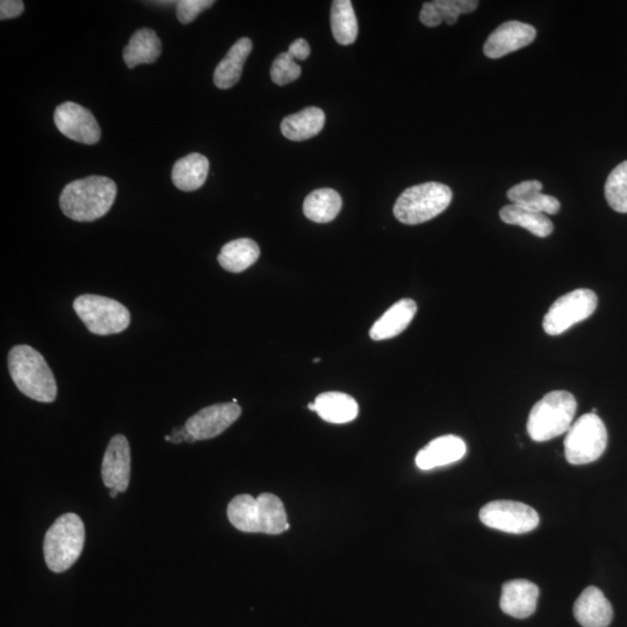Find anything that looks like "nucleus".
Here are the masks:
<instances>
[{"label":"nucleus","instance_id":"5701e85b","mask_svg":"<svg viewBox=\"0 0 627 627\" xmlns=\"http://www.w3.org/2000/svg\"><path fill=\"white\" fill-rule=\"evenodd\" d=\"M209 172V161L201 154L193 153L180 158L172 169V183L178 190L193 192L203 187Z\"/></svg>","mask_w":627,"mask_h":627},{"label":"nucleus","instance_id":"2eb2a0df","mask_svg":"<svg viewBox=\"0 0 627 627\" xmlns=\"http://www.w3.org/2000/svg\"><path fill=\"white\" fill-rule=\"evenodd\" d=\"M466 444L460 437L446 435L431 441L417 453L416 466L422 471L457 463L465 457Z\"/></svg>","mask_w":627,"mask_h":627},{"label":"nucleus","instance_id":"7c9ffc66","mask_svg":"<svg viewBox=\"0 0 627 627\" xmlns=\"http://www.w3.org/2000/svg\"><path fill=\"white\" fill-rule=\"evenodd\" d=\"M301 76V68L295 63L293 57L288 53H281L273 61L271 68L272 82L284 86L290 84Z\"/></svg>","mask_w":627,"mask_h":627},{"label":"nucleus","instance_id":"9b49d317","mask_svg":"<svg viewBox=\"0 0 627 627\" xmlns=\"http://www.w3.org/2000/svg\"><path fill=\"white\" fill-rule=\"evenodd\" d=\"M54 122L68 139L83 144H96L102 136L95 115L81 105L67 102L56 107Z\"/></svg>","mask_w":627,"mask_h":627},{"label":"nucleus","instance_id":"4be33fe9","mask_svg":"<svg viewBox=\"0 0 627 627\" xmlns=\"http://www.w3.org/2000/svg\"><path fill=\"white\" fill-rule=\"evenodd\" d=\"M326 122V114L317 107H308L304 111L288 115L281 122V133L286 139L300 142L319 135Z\"/></svg>","mask_w":627,"mask_h":627},{"label":"nucleus","instance_id":"20e7f679","mask_svg":"<svg viewBox=\"0 0 627 627\" xmlns=\"http://www.w3.org/2000/svg\"><path fill=\"white\" fill-rule=\"evenodd\" d=\"M575 396L566 391L546 394L531 409L528 420V434L532 441L543 443L567 434L576 414Z\"/></svg>","mask_w":627,"mask_h":627},{"label":"nucleus","instance_id":"aec40b11","mask_svg":"<svg viewBox=\"0 0 627 627\" xmlns=\"http://www.w3.org/2000/svg\"><path fill=\"white\" fill-rule=\"evenodd\" d=\"M252 50V41L242 38L229 49L225 59H223L214 71L213 81L216 88L221 90L232 89L240 82L243 66Z\"/></svg>","mask_w":627,"mask_h":627},{"label":"nucleus","instance_id":"7ed1b4c3","mask_svg":"<svg viewBox=\"0 0 627 627\" xmlns=\"http://www.w3.org/2000/svg\"><path fill=\"white\" fill-rule=\"evenodd\" d=\"M13 383L32 400L52 403L56 400L57 384L52 369L30 345H17L7 357Z\"/></svg>","mask_w":627,"mask_h":627},{"label":"nucleus","instance_id":"473e14b6","mask_svg":"<svg viewBox=\"0 0 627 627\" xmlns=\"http://www.w3.org/2000/svg\"><path fill=\"white\" fill-rule=\"evenodd\" d=\"M25 11V5L20 0H2L0 2V19L7 20L20 16Z\"/></svg>","mask_w":627,"mask_h":627},{"label":"nucleus","instance_id":"e433bc0d","mask_svg":"<svg viewBox=\"0 0 627 627\" xmlns=\"http://www.w3.org/2000/svg\"><path fill=\"white\" fill-rule=\"evenodd\" d=\"M164 439H165V441H167V442H171V437H170V436H165V438H164Z\"/></svg>","mask_w":627,"mask_h":627},{"label":"nucleus","instance_id":"a211bd4d","mask_svg":"<svg viewBox=\"0 0 627 627\" xmlns=\"http://www.w3.org/2000/svg\"><path fill=\"white\" fill-rule=\"evenodd\" d=\"M417 313L416 302L412 299H402L373 324L370 336L373 341H384L396 337L405 331Z\"/></svg>","mask_w":627,"mask_h":627},{"label":"nucleus","instance_id":"2f4dec72","mask_svg":"<svg viewBox=\"0 0 627 627\" xmlns=\"http://www.w3.org/2000/svg\"><path fill=\"white\" fill-rule=\"evenodd\" d=\"M214 4L213 0H180L176 6L179 23L191 24L201 12L211 9Z\"/></svg>","mask_w":627,"mask_h":627},{"label":"nucleus","instance_id":"393cba45","mask_svg":"<svg viewBox=\"0 0 627 627\" xmlns=\"http://www.w3.org/2000/svg\"><path fill=\"white\" fill-rule=\"evenodd\" d=\"M162 53V42L155 31L141 28L136 31L124 49V61L129 69L157 61Z\"/></svg>","mask_w":627,"mask_h":627},{"label":"nucleus","instance_id":"1a4fd4ad","mask_svg":"<svg viewBox=\"0 0 627 627\" xmlns=\"http://www.w3.org/2000/svg\"><path fill=\"white\" fill-rule=\"evenodd\" d=\"M597 302L595 292L585 288L562 295L544 316L545 333L551 336L564 334L574 324L592 316L596 311Z\"/></svg>","mask_w":627,"mask_h":627},{"label":"nucleus","instance_id":"f3484780","mask_svg":"<svg viewBox=\"0 0 627 627\" xmlns=\"http://www.w3.org/2000/svg\"><path fill=\"white\" fill-rule=\"evenodd\" d=\"M574 617L582 627H608L614 610L600 589L588 587L574 603Z\"/></svg>","mask_w":627,"mask_h":627},{"label":"nucleus","instance_id":"dca6fc26","mask_svg":"<svg viewBox=\"0 0 627 627\" xmlns=\"http://www.w3.org/2000/svg\"><path fill=\"white\" fill-rule=\"evenodd\" d=\"M539 588L528 580H513L504 583L500 607L504 614L524 619L535 614Z\"/></svg>","mask_w":627,"mask_h":627},{"label":"nucleus","instance_id":"39448f33","mask_svg":"<svg viewBox=\"0 0 627 627\" xmlns=\"http://www.w3.org/2000/svg\"><path fill=\"white\" fill-rule=\"evenodd\" d=\"M84 543L85 526L81 517L68 513L57 518L43 542V554L50 571H68L81 557Z\"/></svg>","mask_w":627,"mask_h":627},{"label":"nucleus","instance_id":"f257e3e1","mask_svg":"<svg viewBox=\"0 0 627 627\" xmlns=\"http://www.w3.org/2000/svg\"><path fill=\"white\" fill-rule=\"evenodd\" d=\"M117 184L111 178L90 176L64 187L60 206L64 215L78 222L102 219L117 198Z\"/></svg>","mask_w":627,"mask_h":627},{"label":"nucleus","instance_id":"9d476101","mask_svg":"<svg viewBox=\"0 0 627 627\" xmlns=\"http://www.w3.org/2000/svg\"><path fill=\"white\" fill-rule=\"evenodd\" d=\"M480 521L488 528L522 535L537 528L539 515L528 504L516 501H493L480 510Z\"/></svg>","mask_w":627,"mask_h":627},{"label":"nucleus","instance_id":"c85d7f7f","mask_svg":"<svg viewBox=\"0 0 627 627\" xmlns=\"http://www.w3.org/2000/svg\"><path fill=\"white\" fill-rule=\"evenodd\" d=\"M331 31L337 43L352 45L358 36V21L350 0H335L331 5Z\"/></svg>","mask_w":627,"mask_h":627},{"label":"nucleus","instance_id":"0eeeda50","mask_svg":"<svg viewBox=\"0 0 627 627\" xmlns=\"http://www.w3.org/2000/svg\"><path fill=\"white\" fill-rule=\"evenodd\" d=\"M74 309L90 333L99 336L120 334L131 324V313L119 301L96 294H83Z\"/></svg>","mask_w":627,"mask_h":627},{"label":"nucleus","instance_id":"cd10ccee","mask_svg":"<svg viewBox=\"0 0 627 627\" xmlns=\"http://www.w3.org/2000/svg\"><path fill=\"white\" fill-rule=\"evenodd\" d=\"M500 218L504 223L520 226L542 239L550 236L554 229L552 221L545 214L532 212L514 204L501 208Z\"/></svg>","mask_w":627,"mask_h":627},{"label":"nucleus","instance_id":"b1692460","mask_svg":"<svg viewBox=\"0 0 627 627\" xmlns=\"http://www.w3.org/2000/svg\"><path fill=\"white\" fill-rule=\"evenodd\" d=\"M316 412L323 421L345 424L356 420L359 407L352 396L340 392H328L315 399Z\"/></svg>","mask_w":627,"mask_h":627},{"label":"nucleus","instance_id":"6ab92c4d","mask_svg":"<svg viewBox=\"0 0 627 627\" xmlns=\"http://www.w3.org/2000/svg\"><path fill=\"white\" fill-rule=\"evenodd\" d=\"M543 184L538 180H529L517 184L508 191L507 196L511 204L520 206L529 211L554 215L560 211V203L557 198L542 193Z\"/></svg>","mask_w":627,"mask_h":627},{"label":"nucleus","instance_id":"6e6552de","mask_svg":"<svg viewBox=\"0 0 627 627\" xmlns=\"http://www.w3.org/2000/svg\"><path fill=\"white\" fill-rule=\"evenodd\" d=\"M569 464L587 465L601 458L608 444V431L600 417L590 413L573 423L565 438Z\"/></svg>","mask_w":627,"mask_h":627},{"label":"nucleus","instance_id":"a878e982","mask_svg":"<svg viewBox=\"0 0 627 627\" xmlns=\"http://www.w3.org/2000/svg\"><path fill=\"white\" fill-rule=\"evenodd\" d=\"M261 249L254 240L239 239L229 242L221 249L218 261L223 269L232 273H241L254 265Z\"/></svg>","mask_w":627,"mask_h":627},{"label":"nucleus","instance_id":"f8f14e48","mask_svg":"<svg viewBox=\"0 0 627 627\" xmlns=\"http://www.w3.org/2000/svg\"><path fill=\"white\" fill-rule=\"evenodd\" d=\"M242 409L237 403H218L201 409L187 420L185 428L197 441L218 437L239 420Z\"/></svg>","mask_w":627,"mask_h":627},{"label":"nucleus","instance_id":"c756f323","mask_svg":"<svg viewBox=\"0 0 627 627\" xmlns=\"http://www.w3.org/2000/svg\"><path fill=\"white\" fill-rule=\"evenodd\" d=\"M609 206L618 213H627V161L610 172L604 187Z\"/></svg>","mask_w":627,"mask_h":627},{"label":"nucleus","instance_id":"423d86ee","mask_svg":"<svg viewBox=\"0 0 627 627\" xmlns=\"http://www.w3.org/2000/svg\"><path fill=\"white\" fill-rule=\"evenodd\" d=\"M452 191L441 183H424L403 191L394 205L395 218L414 226L435 219L451 204Z\"/></svg>","mask_w":627,"mask_h":627},{"label":"nucleus","instance_id":"4468645a","mask_svg":"<svg viewBox=\"0 0 627 627\" xmlns=\"http://www.w3.org/2000/svg\"><path fill=\"white\" fill-rule=\"evenodd\" d=\"M536 36L535 27L520 23V21H508L489 35L484 46V53L489 59H501L503 56L531 45Z\"/></svg>","mask_w":627,"mask_h":627},{"label":"nucleus","instance_id":"f704fd0d","mask_svg":"<svg viewBox=\"0 0 627 627\" xmlns=\"http://www.w3.org/2000/svg\"><path fill=\"white\" fill-rule=\"evenodd\" d=\"M118 493L117 490L111 489L110 496L112 499H117Z\"/></svg>","mask_w":627,"mask_h":627},{"label":"nucleus","instance_id":"c9c22d12","mask_svg":"<svg viewBox=\"0 0 627 627\" xmlns=\"http://www.w3.org/2000/svg\"><path fill=\"white\" fill-rule=\"evenodd\" d=\"M308 409L312 410V412H316V407H315V403L311 402L308 405Z\"/></svg>","mask_w":627,"mask_h":627},{"label":"nucleus","instance_id":"bb28decb","mask_svg":"<svg viewBox=\"0 0 627 627\" xmlns=\"http://www.w3.org/2000/svg\"><path fill=\"white\" fill-rule=\"evenodd\" d=\"M342 198L335 190L320 189L312 192L304 203L306 218L316 223L334 221L342 209Z\"/></svg>","mask_w":627,"mask_h":627},{"label":"nucleus","instance_id":"72a5a7b5","mask_svg":"<svg viewBox=\"0 0 627 627\" xmlns=\"http://www.w3.org/2000/svg\"><path fill=\"white\" fill-rule=\"evenodd\" d=\"M288 54H290L294 60L305 61L311 55V47L304 39L295 40L290 48H288Z\"/></svg>","mask_w":627,"mask_h":627},{"label":"nucleus","instance_id":"4c0bfd02","mask_svg":"<svg viewBox=\"0 0 627 627\" xmlns=\"http://www.w3.org/2000/svg\"><path fill=\"white\" fill-rule=\"evenodd\" d=\"M320 362H321V359H320V358H315V359H314V363H320Z\"/></svg>","mask_w":627,"mask_h":627},{"label":"nucleus","instance_id":"ddd939ff","mask_svg":"<svg viewBox=\"0 0 627 627\" xmlns=\"http://www.w3.org/2000/svg\"><path fill=\"white\" fill-rule=\"evenodd\" d=\"M131 448L124 435L114 436L108 444L102 465L104 485L125 493L131 480Z\"/></svg>","mask_w":627,"mask_h":627},{"label":"nucleus","instance_id":"f03ea898","mask_svg":"<svg viewBox=\"0 0 627 627\" xmlns=\"http://www.w3.org/2000/svg\"><path fill=\"white\" fill-rule=\"evenodd\" d=\"M227 515L229 522L242 532L280 535L290 529L283 501L270 493L257 499L249 494L237 495L230 501Z\"/></svg>","mask_w":627,"mask_h":627},{"label":"nucleus","instance_id":"412c9836","mask_svg":"<svg viewBox=\"0 0 627 627\" xmlns=\"http://www.w3.org/2000/svg\"><path fill=\"white\" fill-rule=\"evenodd\" d=\"M478 5L477 0H435L423 4L420 20L427 27H437L443 21L452 26L457 23L461 14L474 12Z\"/></svg>","mask_w":627,"mask_h":627}]
</instances>
